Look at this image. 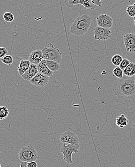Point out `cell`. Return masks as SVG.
I'll return each instance as SVG.
<instances>
[{
    "label": "cell",
    "mask_w": 135,
    "mask_h": 167,
    "mask_svg": "<svg viewBox=\"0 0 135 167\" xmlns=\"http://www.w3.org/2000/svg\"><path fill=\"white\" fill-rule=\"evenodd\" d=\"M113 92L120 98H135V77L116 80L114 85Z\"/></svg>",
    "instance_id": "6da1fadb"
},
{
    "label": "cell",
    "mask_w": 135,
    "mask_h": 167,
    "mask_svg": "<svg viewBox=\"0 0 135 167\" xmlns=\"http://www.w3.org/2000/svg\"><path fill=\"white\" fill-rule=\"evenodd\" d=\"M91 24V18L87 14L78 17L73 21L70 32L76 36H82L87 33Z\"/></svg>",
    "instance_id": "7a4b0ae2"
},
{
    "label": "cell",
    "mask_w": 135,
    "mask_h": 167,
    "mask_svg": "<svg viewBox=\"0 0 135 167\" xmlns=\"http://www.w3.org/2000/svg\"><path fill=\"white\" fill-rule=\"evenodd\" d=\"M44 59L54 61L60 63L62 61V54L60 51L54 46L52 43H48L41 50Z\"/></svg>",
    "instance_id": "3957f363"
},
{
    "label": "cell",
    "mask_w": 135,
    "mask_h": 167,
    "mask_svg": "<svg viewBox=\"0 0 135 167\" xmlns=\"http://www.w3.org/2000/svg\"><path fill=\"white\" fill-rule=\"evenodd\" d=\"M19 159L22 162L27 163L36 161L39 158L37 150L33 146H24L19 150Z\"/></svg>",
    "instance_id": "277c9868"
},
{
    "label": "cell",
    "mask_w": 135,
    "mask_h": 167,
    "mask_svg": "<svg viewBox=\"0 0 135 167\" xmlns=\"http://www.w3.org/2000/svg\"><path fill=\"white\" fill-rule=\"evenodd\" d=\"M80 149L79 145L75 146L69 144H63L62 146L60 152L63 155V159L68 164L73 163L72 160V154L73 153L77 154Z\"/></svg>",
    "instance_id": "5b68a950"
},
{
    "label": "cell",
    "mask_w": 135,
    "mask_h": 167,
    "mask_svg": "<svg viewBox=\"0 0 135 167\" xmlns=\"http://www.w3.org/2000/svg\"><path fill=\"white\" fill-rule=\"evenodd\" d=\"M94 39L96 40L105 41L109 39L112 36V31L110 29L96 26L93 29Z\"/></svg>",
    "instance_id": "8992f818"
},
{
    "label": "cell",
    "mask_w": 135,
    "mask_h": 167,
    "mask_svg": "<svg viewBox=\"0 0 135 167\" xmlns=\"http://www.w3.org/2000/svg\"><path fill=\"white\" fill-rule=\"evenodd\" d=\"M60 141L63 144H69L77 146L79 145V139L76 134L71 131H67L61 135Z\"/></svg>",
    "instance_id": "52a82bcc"
},
{
    "label": "cell",
    "mask_w": 135,
    "mask_h": 167,
    "mask_svg": "<svg viewBox=\"0 0 135 167\" xmlns=\"http://www.w3.org/2000/svg\"><path fill=\"white\" fill-rule=\"evenodd\" d=\"M50 81V77L42 73H38L30 80V83L37 87H44Z\"/></svg>",
    "instance_id": "ba28073f"
},
{
    "label": "cell",
    "mask_w": 135,
    "mask_h": 167,
    "mask_svg": "<svg viewBox=\"0 0 135 167\" xmlns=\"http://www.w3.org/2000/svg\"><path fill=\"white\" fill-rule=\"evenodd\" d=\"M98 26L102 28L110 29L113 26V19L109 15L102 14L96 18Z\"/></svg>",
    "instance_id": "9c48e42d"
},
{
    "label": "cell",
    "mask_w": 135,
    "mask_h": 167,
    "mask_svg": "<svg viewBox=\"0 0 135 167\" xmlns=\"http://www.w3.org/2000/svg\"><path fill=\"white\" fill-rule=\"evenodd\" d=\"M123 41L126 50L129 53L135 52V34L128 33L123 36Z\"/></svg>",
    "instance_id": "30bf717a"
},
{
    "label": "cell",
    "mask_w": 135,
    "mask_h": 167,
    "mask_svg": "<svg viewBox=\"0 0 135 167\" xmlns=\"http://www.w3.org/2000/svg\"><path fill=\"white\" fill-rule=\"evenodd\" d=\"M44 59L43 54L41 50H36L30 53L29 55V60L32 64L38 65Z\"/></svg>",
    "instance_id": "8fae6325"
},
{
    "label": "cell",
    "mask_w": 135,
    "mask_h": 167,
    "mask_svg": "<svg viewBox=\"0 0 135 167\" xmlns=\"http://www.w3.org/2000/svg\"><path fill=\"white\" fill-rule=\"evenodd\" d=\"M38 73L37 65L31 64L28 71L22 76V78L26 82H30V80H31Z\"/></svg>",
    "instance_id": "7c38bea8"
},
{
    "label": "cell",
    "mask_w": 135,
    "mask_h": 167,
    "mask_svg": "<svg viewBox=\"0 0 135 167\" xmlns=\"http://www.w3.org/2000/svg\"><path fill=\"white\" fill-rule=\"evenodd\" d=\"M37 69H38L39 73H42L49 77L53 76L54 72L48 68L46 65V60L44 59H43L41 62L37 65Z\"/></svg>",
    "instance_id": "4fadbf2b"
},
{
    "label": "cell",
    "mask_w": 135,
    "mask_h": 167,
    "mask_svg": "<svg viewBox=\"0 0 135 167\" xmlns=\"http://www.w3.org/2000/svg\"><path fill=\"white\" fill-rule=\"evenodd\" d=\"M31 63L28 60H21L19 63L17 70L20 76H22L28 71L30 66Z\"/></svg>",
    "instance_id": "5bb4252c"
},
{
    "label": "cell",
    "mask_w": 135,
    "mask_h": 167,
    "mask_svg": "<svg viewBox=\"0 0 135 167\" xmlns=\"http://www.w3.org/2000/svg\"><path fill=\"white\" fill-rule=\"evenodd\" d=\"M123 74L129 78L135 76V63H130L128 66L123 70Z\"/></svg>",
    "instance_id": "9a60e30c"
},
{
    "label": "cell",
    "mask_w": 135,
    "mask_h": 167,
    "mask_svg": "<svg viewBox=\"0 0 135 167\" xmlns=\"http://www.w3.org/2000/svg\"><path fill=\"white\" fill-rule=\"evenodd\" d=\"M128 123V120L123 114H121L116 119V125L120 128L126 127Z\"/></svg>",
    "instance_id": "2e32d148"
},
{
    "label": "cell",
    "mask_w": 135,
    "mask_h": 167,
    "mask_svg": "<svg viewBox=\"0 0 135 167\" xmlns=\"http://www.w3.org/2000/svg\"><path fill=\"white\" fill-rule=\"evenodd\" d=\"M46 65L48 68L53 72L58 71L60 69V63L57 62L46 60Z\"/></svg>",
    "instance_id": "e0dca14e"
},
{
    "label": "cell",
    "mask_w": 135,
    "mask_h": 167,
    "mask_svg": "<svg viewBox=\"0 0 135 167\" xmlns=\"http://www.w3.org/2000/svg\"><path fill=\"white\" fill-rule=\"evenodd\" d=\"M81 5H83L84 9L94 10L98 7H97L93 2H92L91 0H81Z\"/></svg>",
    "instance_id": "ac0fdd59"
},
{
    "label": "cell",
    "mask_w": 135,
    "mask_h": 167,
    "mask_svg": "<svg viewBox=\"0 0 135 167\" xmlns=\"http://www.w3.org/2000/svg\"><path fill=\"white\" fill-rule=\"evenodd\" d=\"M9 114L8 109L5 106H0V121L5 120Z\"/></svg>",
    "instance_id": "d6986e66"
},
{
    "label": "cell",
    "mask_w": 135,
    "mask_h": 167,
    "mask_svg": "<svg viewBox=\"0 0 135 167\" xmlns=\"http://www.w3.org/2000/svg\"><path fill=\"white\" fill-rule=\"evenodd\" d=\"M123 59V57L119 55H115L112 57V64L116 67H119Z\"/></svg>",
    "instance_id": "ffe728a7"
},
{
    "label": "cell",
    "mask_w": 135,
    "mask_h": 167,
    "mask_svg": "<svg viewBox=\"0 0 135 167\" xmlns=\"http://www.w3.org/2000/svg\"><path fill=\"white\" fill-rule=\"evenodd\" d=\"M113 74L119 79L123 78V70L119 67H116L113 70Z\"/></svg>",
    "instance_id": "44dd1931"
},
{
    "label": "cell",
    "mask_w": 135,
    "mask_h": 167,
    "mask_svg": "<svg viewBox=\"0 0 135 167\" xmlns=\"http://www.w3.org/2000/svg\"><path fill=\"white\" fill-rule=\"evenodd\" d=\"M2 62L8 66H11L14 63V58L10 55H7L1 59Z\"/></svg>",
    "instance_id": "7402d4cb"
},
{
    "label": "cell",
    "mask_w": 135,
    "mask_h": 167,
    "mask_svg": "<svg viewBox=\"0 0 135 167\" xmlns=\"http://www.w3.org/2000/svg\"><path fill=\"white\" fill-rule=\"evenodd\" d=\"M3 17L4 20L7 22H11L14 21V18H15L14 15L9 12H5L3 14Z\"/></svg>",
    "instance_id": "603a6c76"
},
{
    "label": "cell",
    "mask_w": 135,
    "mask_h": 167,
    "mask_svg": "<svg viewBox=\"0 0 135 167\" xmlns=\"http://www.w3.org/2000/svg\"><path fill=\"white\" fill-rule=\"evenodd\" d=\"M127 14L129 17H134L135 16V9L133 5H128L127 8Z\"/></svg>",
    "instance_id": "cb8c5ba5"
},
{
    "label": "cell",
    "mask_w": 135,
    "mask_h": 167,
    "mask_svg": "<svg viewBox=\"0 0 135 167\" xmlns=\"http://www.w3.org/2000/svg\"><path fill=\"white\" fill-rule=\"evenodd\" d=\"M66 5L68 7L73 8L74 5L80 4V0H70L64 2Z\"/></svg>",
    "instance_id": "d4e9b609"
},
{
    "label": "cell",
    "mask_w": 135,
    "mask_h": 167,
    "mask_svg": "<svg viewBox=\"0 0 135 167\" xmlns=\"http://www.w3.org/2000/svg\"><path fill=\"white\" fill-rule=\"evenodd\" d=\"M130 63V61L128 59H127V58H124V59H123V61H122L119 67L123 70L128 66Z\"/></svg>",
    "instance_id": "484cf974"
},
{
    "label": "cell",
    "mask_w": 135,
    "mask_h": 167,
    "mask_svg": "<svg viewBox=\"0 0 135 167\" xmlns=\"http://www.w3.org/2000/svg\"><path fill=\"white\" fill-rule=\"evenodd\" d=\"M8 54V51L5 48L0 47V58H3Z\"/></svg>",
    "instance_id": "4316f807"
},
{
    "label": "cell",
    "mask_w": 135,
    "mask_h": 167,
    "mask_svg": "<svg viewBox=\"0 0 135 167\" xmlns=\"http://www.w3.org/2000/svg\"><path fill=\"white\" fill-rule=\"evenodd\" d=\"M91 1L97 7H101L102 1L101 0H91Z\"/></svg>",
    "instance_id": "83f0119b"
},
{
    "label": "cell",
    "mask_w": 135,
    "mask_h": 167,
    "mask_svg": "<svg viewBox=\"0 0 135 167\" xmlns=\"http://www.w3.org/2000/svg\"><path fill=\"white\" fill-rule=\"evenodd\" d=\"M28 167H38V163L36 161H32V162L27 163Z\"/></svg>",
    "instance_id": "f1b7e54d"
},
{
    "label": "cell",
    "mask_w": 135,
    "mask_h": 167,
    "mask_svg": "<svg viewBox=\"0 0 135 167\" xmlns=\"http://www.w3.org/2000/svg\"><path fill=\"white\" fill-rule=\"evenodd\" d=\"M20 167H28L27 162H22V161H21Z\"/></svg>",
    "instance_id": "f546056e"
},
{
    "label": "cell",
    "mask_w": 135,
    "mask_h": 167,
    "mask_svg": "<svg viewBox=\"0 0 135 167\" xmlns=\"http://www.w3.org/2000/svg\"><path fill=\"white\" fill-rule=\"evenodd\" d=\"M134 25H135V16L134 17Z\"/></svg>",
    "instance_id": "4dcf8cb0"
},
{
    "label": "cell",
    "mask_w": 135,
    "mask_h": 167,
    "mask_svg": "<svg viewBox=\"0 0 135 167\" xmlns=\"http://www.w3.org/2000/svg\"><path fill=\"white\" fill-rule=\"evenodd\" d=\"M133 127H134V129H135V123L133 125Z\"/></svg>",
    "instance_id": "1f68e13d"
},
{
    "label": "cell",
    "mask_w": 135,
    "mask_h": 167,
    "mask_svg": "<svg viewBox=\"0 0 135 167\" xmlns=\"http://www.w3.org/2000/svg\"><path fill=\"white\" fill-rule=\"evenodd\" d=\"M133 6H134V8H135V3H134V4H133Z\"/></svg>",
    "instance_id": "d6a6232c"
},
{
    "label": "cell",
    "mask_w": 135,
    "mask_h": 167,
    "mask_svg": "<svg viewBox=\"0 0 135 167\" xmlns=\"http://www.w3.org/2000/svg\"><path fill=\"white\" fill-rule=\"evenodd\" d=\"M0 167H1V163H0Z\"/></svg>",
    "instance_id": "836d02e7"
},
{
    "label": "cell",
    "mask_w": 135,
    "mask_h": 167,
    "mask_svg": "<svg viewBox=\"0 0 135 167\" xmlns=\"http://www.w3.org/2000/svg\"><path fill=\"white\" fill-rule=\"evenodd\" d=\"M134 111H135V109H134Z\"/></svg>",
    "instance_id": "e575fe53"
}]
</instances>
